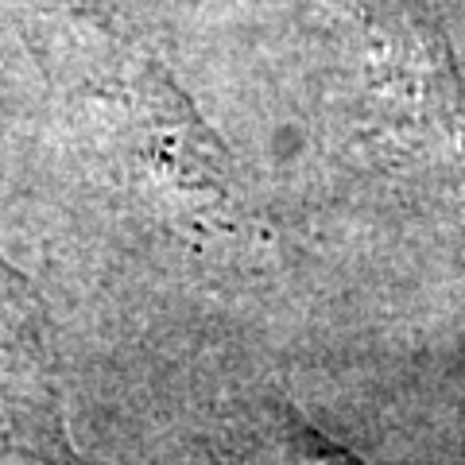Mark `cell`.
Returning <instances> with one entry per match:
<instances>
[{
  "label": "cell",
  "instance_id": "1",
  "mask_svg": "<svg viewBox=\"0 0 465 465\" xmlns=\"http://www.w3.org/2000/svg\"><path fill=\"white\" fill-rule=\"evenodd\" d=\"M361 133L403 171L465 194V82L427 0H326Z\"/></svg>",
  "mask_w": 465,
  "mask_h": 465
},
{
  "label": "cell",
  "instance_id": "2",
  "mask_svg": "<svg viewBox=\"0 0 465 465\" xmlns=\"http://www.w3.org/2000/svg\"><path fill=\"white\" fill-rule=\"evenodd\" d=\"M0 465H70L39 302L0 260Z\"/></svg>",
  "mask_w": 465,
  "mask_h": 465
},
{
  "label": "cell",
  "instance_id": "3",
  "mask_svg": "<svg viewBox=\"0 0 465 465\" xmlns=\"http://www.w3.org/2000/svg\"><path fill=\"white\" fill-rule=\"evenodd\" d=\"M229 465H365L341 442L326 439L287 403H264L244 419L229 450Z\"/></svg>",
  "mask_w": 465,
  "mask_h": 465
}]
</instances>
